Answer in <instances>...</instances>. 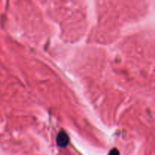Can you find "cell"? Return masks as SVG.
I'll use <instances>...</instances> for the list:
<instances>
[{"label":"cell","mask_w":155,"mask_h":155,"mask_svg":"<svg viewBox=\"0 0 155 155\" xmlns=\"http://www.w3.org/2000/svg\"><path fill=\"white\" fill-rule=\"evenodd\" d=\"M57 145L61 148H65L69 144L70 139L65 132L61 131L58 134L57 139H56Z\"/></svg>","instance_id":"6da1fadb"},{"label":"cell","mask_w":155,"mask_h":155,"mask_svg":"<svg viewBox=\"0 0 155 155\" xmlns=\"http://www.w3.org/2000/svg\"><path fill=\"white\" fill-rule=\"evenodd\" d=\"M108 155H120V154L119 151H118L117 148H113L112 150H110V151L109 152Z\"/></svg>","instance_id":"7a4b0ae2"}]
</instances>
